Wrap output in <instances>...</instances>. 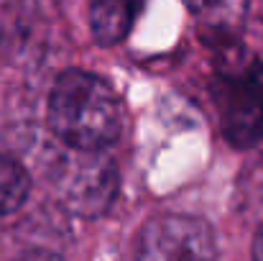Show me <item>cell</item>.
I'll use <instances>...</instances> for the list:
<instances>
[{
    "mask_svg": "<svg viewBox=\"0 0 263 261\" xmlns=\"http://www.w3.org/2000/svg\"><path fill=\"white\" fill-rule=\"evenodd\" d=\"M181 3L202 26H207V33H220V36L235 33L248 15V0H181Z\"/></svg>",
    "mask_w": 263,
    "mask_h": 261,
    "instance_id": "obj_6",
    "label": "cell"
},
{
    "mask_svg": "<svg viewBox=\"0 0 263 261\" xmlns=\"http://www.w3.org/2000/svg\"><path fill=\"white\" fill-rule=\"evenodd\" d=\"M49 182L59 205L77 218H100L118 195V167L102 151L64 146L49 167Z\"/></svg>",
    "mask_w": 263,
    "mask_h": 261,
    "instance_id": "obj_2",
    "label": "cell"
},
{
    "mask_svg": "<svg viewBox=\"0 0 263 261\" xmlns=\"http://www.w3.org/2000/svg\"><path fill=\"white\" fill-rule=\"evenodd\" d=\"M18 261H62V259L57 254H51V251H31V254L21 256Z\"/></svg>",
    "mask_w": 263,
    "mask_h": 261,
    "instance_id": "obj_8",
    "label": "cell"
},
{
    "mask_svg": "<svg viewBox=\"0 0 263 261\" xmlns=\"http://www.w3.org/2000/svg\"><path fill=\"white\" fill-rule=\"evenodd\" d=\"M31 195V177L21 162L0 154V215L15 213Z\"/></svg>",
    "mask_w": 263,
    "mask_h": 261,
    "instance_id": "obj_7",
    "label": "cell"
},
{
    "mask_svg": "<svg viewBox=\"0 0 263 261\" xmlns=\"http://www.w3.org/2000/svg\"><path fill=\"white\" fill-rule=\"evenodd\" d=\"M143 0H92L89 5V31L97 44L112 46L123 41L138 13H141Z\"/></svg>",
    "mask_w": 263,
    "mask_h": 261,
    "instance_id": "obj_5",
    "label": "cell"
},
{
    "mask_svg": "<svg viewBox=\"0 0 263 261\" xmlns=\"http://www.w3.org/2000/svg\"><path fill=\"white\" fill-rule=\"evenodd\" d=\"M46 123L64 146L102 151L120 138L125 110L107 80L85 69H67L49 92Z\"/></svg>",
    "mask_w": 263,
    "mask_h": 261,
    "instance_id": "obj_1",
    "label": "cell"
},
{
    "mask_svg": "<svg viewBox=\"0 0 263 261\" xmlns=\"http://www.w3.org/2000/svg\"><path fill=\"white\" fill-rule=\"evenodd\" d=\"M225 131L238 141L263 138V67H251L235 90L233 102L225 108Z\"/></svg>",
    "mask_w": 263,
    "mask_h": 261,
    "instance_id": "obj_4",
    "label": "cell"
},
{
    "mask_svg": "<svg viewBox=\"0 0 263 261\" xmlns=\"http://www.w3.org/2000/svg\"><path fill=\"white\" fill-rule=\"evenodd\" d=\"M253 261H263V228L256 236V243H253Z\"/></svg>",
    "mask_w": 263,
    "mask_h": 261,
    "instance_id": "obj_9",
    "label": "cell"
},
{
    "mask_svg": "<svg viewBox=\"0 0 263 261\" xmlns=\"http://www.w3.org/2000/svg\"><path fill=\"white\" fill-rule=\"evenodd\" d=\"M136 256L138 261H217L215 233L197 215L161 213L141 228Z\"/></svg>",
    "mask_w": 263,
    "mask_h": 261,
    "instance_id": "obj_3",
    "label": "cell"
}]
</instances>
